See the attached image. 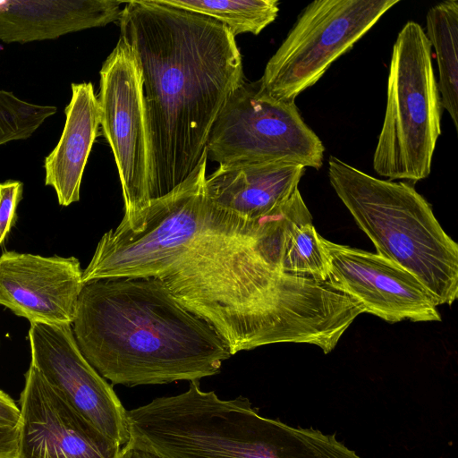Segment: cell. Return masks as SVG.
<instances>
[{"mask_svg":"<svg viewBox=\"0 0 458 458\" xmlns=\"http://www.w3.org/2000/svg\"><path fill=\"white\" fill-rule=\"evenodd\" d=\"M207 162L106 232L91 259V276L158 279L217 331L232 355L284 343L301 314L302 279L261 259L248 218L209 200Z\"/></svg>","mask_w":458,"mask_h":458,"instance_id":"1","label":"cell"},{"mask_svg":"<svg viewBox=\"0 0 458 458\" xmlns=\"http://www.w3.org/2000/svg\"><path fill=\"white\" fill-rule=\"evenodd\" d=\"M208 159L218 165L286 162L320 169L322 140L303 120L295 101L278 100L258 81L230 96L211 129Z\"/></svg>","mask_w":458,"mask_h":458,"instance_id":"6","label":"cell"},{"mask_svg":"<svg viewBox=\"0 0 458 458\" xmlns=\"http://www.w3.org/2000/svg\"><path fill=\"white\" fill-rule=\"evenodd\" d=\"M29 340L30 365L79 413L123 446L130 437L127 410L80 351L72 325L30 322Z\"/></svg>","mask_w":458,"mask_h":458,"instance_id":"10","label":"cell"},{"mask_svg":"<svg viewBox=\"0 0 458 458\" xmlns=\"http://www.w3.org/2000/svg\"><path fill=\"white\" fill-rule=\"evenodd\" d=\"M23 183L7 180L0 182V245L16 220V209L22 199Z\"/></svg>","mask_w":458,"mask_h":458,"instance_id":"20","label":"cell"},{"mask_svg":"<svg viewBox=\"0 0 458 458\" xmlns=\"http://www.w3.org/2000/svg\"><path fill=\"white\" fill-rule=\"evenodd\" d=\"M304 172V166L286 162L220 165L206 177V194L218 208L257 218L288 199Z\"/></svg>","mask_w":458,"mask_h":458,"instance_id":"13","label":"cell"},{"mask_svg":"<svg viewBox=\"0 0 458 458\" xmlns=\"http://www.w3.org/2000/svg\"><path fill=\"white\" fill-rule=\"evenodd\" d=\"M71 89L61 138L44 163L45 184L55 189L58 203L64 207L80 200L83 172L100 125L92 83H72Z\"/></svg>","mask_w":458,"mask_h":458,"instance_id":"15","label":"cell"},{"mask_svg":"<svg viewBox=\"0 0 458 458\" xmlns=\"http://www.w3.org/2000/svg\"><path fill=\"white\" fill-rule=\"evenodd\" d=\"M19 416V406L8 394L0 389V425L16 427Z\"/></svg>","mask_w":458,"mask_h":458,"instance_id":"21","label":"cell"},{"mask_svg":"<svg viewBox=\"0 0 458 458\" xmlns=\"http://www.w3.org/2000/svg\"><path fill=\"white\" fill-rule=\"evenodd\" d=\"M183 10L210 17L225 25L235 37L259 34L279 13L277 0H164Z\"/></svg>","mask_w":458,"mask_h":458,"instance_id":"17","label":"cell"},{"mask_svg":"<svg viewBox=\"0 0 458 458\" xmlns=\"http://www.w3.org/2000/svg\"><path fill=\"white\" fill-rule=\"evenodd\" d=\"M399 0H316L266 64L260 88L283 101H295L331 64L351 50Z\"/></svg>","mask_w":458,"mask_h":458,"instance_id":"7","label":"cell"},{"mask_svg":"<svg viewBox=\"0 0 458 458\" xmlns=\"http://www.w3.org/2000/svg\"><path fill=\"white\" fill-rule=\"evenodd\" d=\"M123 2L116 0L0 1V39L27 43L119 21Z\"/></svg>","mask_w":458,"mask_h":458,"instance_id":"14","label":"cell"},{"mask_svg":"<svg viewBox=\"0 0 458 458\" xmlns=\"http://www.w3.org/2000/svg\"><path fill=\"white\" fill-rule=\"evenodd\" d=\"M118 458H162L157 454L126 443L122 446Z\"/></svg>","mask_w":458,"mask_h":458,"instance_id":"23","label":"cell"},{"mask_svg":"<svg viewBox=\"0 0 458 458\" xmlns=\"http://www.w3.org/2000/svg\"><path fill=\"white\" fill-rule=\"evenodd\" d=\"M328 178L377 254L416 276L438 305L458 296V245L411 185L373 177L331 156Z\"/></svg>","mask_w":458,"mask_h":458,"instance_id":"4","label":"cell"},{"mask_svg":"<svg viewBox=\"0 0 458 458\" xmlns=\"http://www.w3.org/2000/svg\"><path fill=\"white\" fill-rule=\"evenodd\" d=\"M82 272L74 257L4 251L0 256V304L30 323L72 325Z\"/></svg>","mask_w":458,"mask_h":458,"instance_id":"12","label":"cell"},{"mask_svg":"<svg viewBox=\"0 0 458 458\" xmlns=\"http://www.w3.org/2000/svg\"><path fill=\"white\" fill-rule=\"evenodd\" d=\"M24 379L15 458H118L122 446L70 405L32 365Z\"/></svg>","mask_w":458,"mask_h":458,"instance_id":"11","label":"cell"},{"mask_svg":"<svg viewBox=\"0 0 458 458\" xmlns=\"http://www.w3.org/2000/svg\"><path fill=\"white\" fill-rule=\"evenodd\" d=\"M441 109L431 46L422 27L410 21L392 50L385 117L373 155L377 174L413 183L430 174Z\"/></svg>","mask_w":458,"mask_h":458,"instance_id":"5","label":"cell"},{"mask_svg":"<svg viewBox=\"0 0 458 458\" xmlns=\"http://www.w3.org/2000/svg\"><path fill=\"white\" fill-rule=\"evenodd\" d=\"M17 441V426L0 425V458H15Z\"/></svg>","mask_w":458,"mask_h":458,"instance_id":"22","label":"cell"},{"mask_svg":"<svg viewBox=\"0 0 458 458\" xmlns=\"http://www.w3.org/2000/svg\"><path fill=\"white\" fill-rule=\"evenodd\" d=\"M72 326L83 356L114 385L199 381L232 356L217 331L155 277L83 284Z\"/></svg>","mask_w":458,"mask_h":458,"instance_id":"3","label":"cell"},{"mask_svg":"<svg viewBox=\"0 0 458 458\" xmlns=\"http://www.w3.org/2000/svg\"><path fill=\"white\" fill-rule=\"evenodd\" d=\"M320 234L312 223H298L284 233L274 267L279 271L327 282V262Z\"/></svg>","mask_w":458,"mask_h":458,"instance_id":"18","label":"cell"},{"mask_svg":"<svg viewBox=\"0 0 458 458\" xmlns=\"http://www.w3.org/2000/svg\"><path fill=\"white\" fill-rule=\"evenodd\" d=\"M56 111L54 106L32 104L0 89V146L30 138Z\"/></svg>","mask_w":458,"mask_h":458,"instance_id":"19","label":"cell"},{"mask_svg":"<svg viewBox=\"0 0 458 458\" xmlns=\"http://www.w3.org/2000/svg\"><path fill=\"white\" fill-rule=\"evenodd\" d=\"M118 21L141 73L152 200L185 181L207 156L213 124L244 82L242 55L225 25L164 0L126 2Z\"/></svg>","mask_w":458,"mask_h":458,"instance_id":"2","label":"cell"},{"mask_svg":"<svg viewBox=\"0 0 458 458\" xmlns=\"http://www.w3.org/2000/svg\"><path fill=\"white\" fill-rule=\"evenodd\" d=\"M100 125L113 151L130 220L149 201L150 141L140 69L132 48L120 38L99 72Z\"/></svg>","mask_w":458,"mask_h":458,"instance_id":"8","label":"cell"},{"mask_svg":"<svg viewBox=\"0 0 458 458\" xmlns=\"http://www.w3.org/2000/svg\"><path fill=\"white\" fill-rule=\"evenodd\" d=\"M327 283L367 312L390 323L441 321L438 303L411 273L384 257L320 235Z\"/></svg>","mask_w":458,"mask_h":458,"instance_id":"9","label":"cell"},{"mask_svg":"<svg viewBox=\"0 0 458 458\" xmlns=\"http://www.w3.org/2000/svg\"><path fill=\"white\" fill-rule=\"evenodd\" d=\"M425 34L434 50L438 69L441 106L458 131V1L432 6L426 15Z\"/></svg>","mask_w":458,"mask_h":458,"instance_id":"16","label":"cell"}]
</instances>
